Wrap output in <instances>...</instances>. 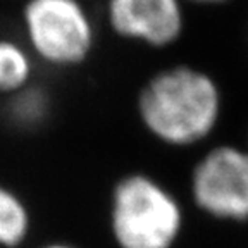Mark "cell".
Masks as SVG:
<instances>
[{"mask_svg": "<svg viewBox=\"0 0 248 248\" xmlns=\"http://www.w3.org/2000/svg\"><path fill=\"white\" fill-rule=\"evenodd\" d=\"M108 28L126 42L167 48L185 31L183 0H105Z\"/></svg>", "mask_w": 248, "mask_h": 248, "instance_id": "5", "label": "cell"}, {"mask_svg": "<svg viewBox=\"0 0 248 248\" xmlns=\"http://www.w3.org/2000/svg\"><path fill=\"white\" fill-rule=\"evenodd\" d=\"M186 2H195V4H222L226 0H186Z\"/></svg>", "mask_w": 248, "mask_h": 248, "instance_id": "9", "label": "cell"}, {"mask_svg": "<svg viewBox=\"0 0 248 248\" xmlns=\"http://www.w3.org/2000/svg\"><path fill=\"white\" fill-rule=\"evenodd\" d=\"M110 226L121 248H170L181 231L183 210L162 183L131 172L114 186Z\"/></svg>", "mask_w": 248, "mask_h": 248, "instance_id": "2", "label": "cell"}, {"mask_svg": "<svg viewBox=\"0 0 248 248\" xmlns=\"http://www.w3.org/2000/svg\"><path fill=\"white\" fill-rule=\"evenodd\" d=\"M222 98L212 78L197 67H162L141 85L136 116L154 140L167 147H191L216 129Z\"/></svg>", "mask_w": 248, "mask_h": 248, "instance_id": "1", "label": "cell"}, {"mask_svg": "<svg viewBox=\"0 0 248 248\" xmlns=\"http://www.w3.org/2000/svg\"><path fill=\"white\" fill-rule=\"evenodd\" d=\"M191 195L203 212L217 219H248V152L216 147L191 172Z\"/></svg>", "mask_w": 248, "mask_h": 248, "instance_id": "4", "label": "cell"}, {"mask_svg": "<svg viewBox=\"0 0 248 248\" xmlns=\"http://www.w3.org/2000/svg\"><path fill=\"white\" fill-rule=\"evenodd\" d=\"M35 59L26 45L0 36V95H12L33 83Z\"/></svg>", "mask_w": 248, "mask_h": 248, "instance_id": "7", "label": "cell"}, {"mask_svg": "<svg viewBox=\"0 0 248 248\" xmlns=\"http://www.w3.org/2000/svg\"><path fill=\"white\" fill-rule=\"evenodd\" d=\"M30 229V214L26 205L7 186L0 185V245L16 247Z\"/></svg>", "mask_w": 248, "mask_h": 248, "instance_id": "8", "label": "cell"}, {"mask_svg": "<svg viewBox=\"0 0 248 248\" xmlns=\"http://www.w3.org/2000/svg\"><path fill=\"white\" fill-rule=\"evenodd\" d=\"M45 248H73V247H67V245H48Z\"/></svg>", "mask_w": 248, "mask_h": 248, "instance_id": "10", "label": "cell"}, {"mask_svg": "<svg viewBox=\"0 0 248 248\" xmlns=\"http://www.w3.org/2000/svg\"><path fill=\"white\" fill-rule=\"evenodd\" d=\"M52 114L50 95L35 83L7 97L5 117L19 131H35L46 124Z\"/></svg>", "mask_w": 248, "mask_h": 248, "instance_id": "6", "label": "cell"}, {"mask_svg": "<svg viewBox=\"0 0 248 248\" xmlns=\"http://www.w3.org/2000/svg\"><path fill=\"white\" fill-rule=\"evenodd\" d=\"M21 24L26 48L45 66L78 67L95 50L97 30L83 0H24Z\"/></svg>", "mask_w": 248, "mask_h": 248, "instance_id": "3", "label": "cell"}]
</instances>
